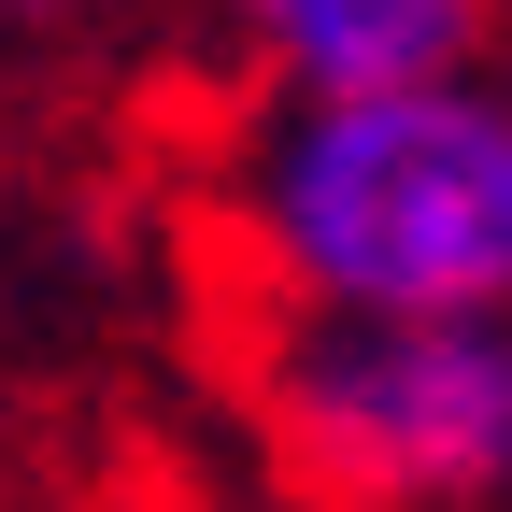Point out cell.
I'll return each mask as SVG.
<instances>
[{
    "label": "cell",
    "instance_id": "obj_4",
    "mask_svg": "<svg viewBox=\"0 0 512 512\" xmlns=\"http://www.w3.org/2000/svg\"><path fill=\"white\" fill-rule=\"evenodd\" d=\"M86 15H114V0H0V43H57V29H86Z\"/></svg>",
    "mask_w": 512,
    "mask_h": 512
},
{
    "label": "cell",
    "instance_id": "obj_2",
    "mask_svg": "<svg viewBox=\"0 0 512 512\" xmlns=\"http://www.w3.org/2000/svg\"><path fill=\"white\" fill-rule=\"evenodd\" d=\"M256 427L313 512H512V328H271Z\"/></svg>",
    "mask_w": 512,
    "mask_h": 512
},
{
    "label": "cell",
    "instance_id": "obj_3",
    "mask_svg": "<svg viewBox=\"0 0 512 512\" xmlns=\"http://www.w3.org/2000/svg\"><path fill=\"white\" fill-rule=\"evenodd\" d=\"M256 100H384V86H456L498 72L512 0H214Z\"/></svg>",
    "mask_w": 512,
    "mask_h": 512
},
{
    "label": "cell",
    "instance_id": "obj_1",
    "mask_svg": "<svg viewBox=\"0 0 512 512\" xmlns=\"http://www.w3.org/2000/svg\"><path fill=\"white\" fill-rule=\"evenodd\" d=\"M214 228L271 328H512V86L256 100Z\"/></svg>",
    "mask_w": 512,
    "mask_h": 512
}]
</instances>
